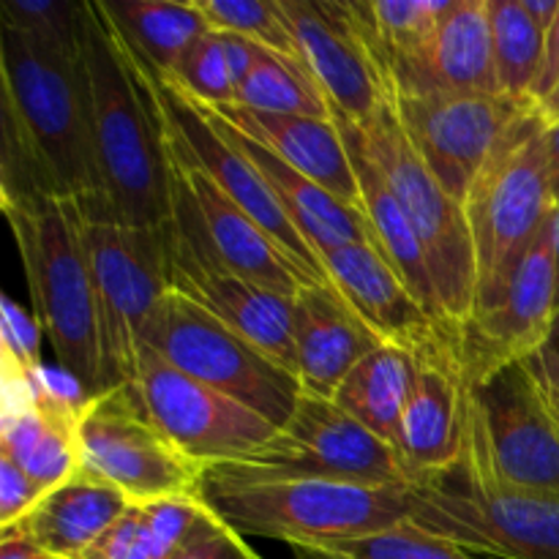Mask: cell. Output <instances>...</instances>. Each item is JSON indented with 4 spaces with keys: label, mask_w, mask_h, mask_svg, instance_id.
<instances>
[{
    "label": "cell",
    "mask_w": 559,
    "mask_h": 559,
    "mask_svg": "<svg viewBox=\"0 0 559 559\" xmlns=\"http://www.w3.org/2000/svg\"><path fill=\"white\" fill-rule=\"evenodd\" d=\"M82 76L98 180L96 200L82 202L85 213L162 227L173 216V189L151 76L98 0H85Z\"/></svg>",
    "instance_id": "6da1fadb"
},
{
    "label": "cell",
    "mask_w": 559,
    "mask_h": 559,
    "mask_svg": "<svg viewBox=\"0 0 559 559\" xmlns=\"http://www.w3.org/2000/svg\"><path fill=\"white\" fill-rule=\"evenodd\" d=\"M31 289L33 314L87 399L102 393V342L85 243V205L76 197H0Z\"/></svg>",
    "instance_id": "7a4b0ae2"
},
{
    "label": "cell",
    "mask_w": 559,
    "mask_h": 559,
    "mask_svg": "<svg viewBox=\"0 0 559 559\" xmlns=\"http://www.w3.org/2000/svg\"><path fill=\"white\" fill-rule=\"evenodd\" d=\"M0 129L36 158L55 194L96 200L82 58L49 52L0 25Z\"/></svg>",
    "instance_id": "3957f363"
},
{
    "label": "cell",
    "mask_w": 559,
    "mask_h": 559,
    "mask_svg": "<svg viewBox=\"0 0 559 559\" xmlns=\"http://www.w3.org/2000/svg\"><path fill=\"white\" fill-rule=\"evenodd\" d=\"M202 500L240 535L322 546L364 538L407 522L413 486L342 480H227L205 473Z\"/></svg>",
    "instance_id": "277c9868"
},
{
    "label": "cell",
    "mask_w": 559,
    "mask_h": 559,
    "mask_svg": "<svg viewBox=\"0 0 559 559\" xmlns=\"http://www.w3.org/2000/svg\"><path fill=\"white\" fill-rule=\"evenodd\" d=\"M409 522L473 555L559 559V497L497 478L469 424L462 462L413 486Z\"/></svg>",
    "instance_id": "5b68a950"
},
{
    "label": "cell",
    "mask_w": 559,
    "mask_h": 559,
    "mask_svg": "<svg viewBox=\"0 0 559 559\" xmlns=\"http://www.w3.org/2000/svg\"><path fill=\"white\" fill-rule=\"evenodd\" d=\"M544 118L524 115L480 169L464 200L475 249V311L491 309L511 284L519 262L555 213L544 151Z\"/></svg>",
    "instance_id": "8992f818"
},
{
    "label": "cell",
    "mask_w": 559,
    "mask_h": 559,
    "mask_svg": "<svg viewBox=\"0 0 559 559\" xmlns=\"http://www.w3.org/2000/svg\"><path fill=\"white\" fill-rule=\"evenodd\" d=\"M353 129L371 162L385 175L399 205L413 222L426 260H429L442 320L459 331L473 317L475 289H478L467 211L429 173L424 158L404 134L402 123L393 112V104L382 109L374 123L353 126Z\"/></svg>",
    "instance_id": "52a82bcc"
},
{
    "label": "cell",
    "mask_w": 559,
    "mask_h": 559,
    "mask_svg": "<svg viewBox=\"0 0 559 559\" xmlns=\"http://www.w3.org/2000/svg\"><path fill=\"white\" fill-rule=\"evenodd\" d=\"M140 347L156 349L175 369L246 404L276 429L293 418L304 393L295 371L173 289L142 328Z\"/></svg>",
    "instance_id": "ba28073f"
},
{
    "label": "cell",
    "mask_w": 559,
    "mask_h": 559,
    "mask_svg": "<svg viewBox=\"0 0 559 559\" xmlns=\"http://www.w3.org/2000/svg\"><path fill=\"white\" fill-rule=\"evenodd\" d=\"M207 473L227 480H342L369 486H415L396 448L344 413L333 399L300 393L295 413L251 456L216 464Z\"/></svg>",
    "instance_id": "9c48e42d"
},
{
    "label": "cell",
    "mask_w": 559,
    "mask_h": 559,
    "mask_svg": "<svg viewBox=\"0 0 559 559\" xmlns=\"http://www.w3.org/2000/svg\"><path fill=\"white\" fill-rule=\"evenodd\" d=\"M85 243L102 342V393H107L136 380L140 333L169 293L167 224L136 227L85 213Z\"/></svg>",
    "instance_id": "30bf717a"
},
{
    "label": "cell",
    "mask_w": 559,
    "mask_h": 559,
    "mask_svg": "<svg viewBox=\"0 0 559 559\" xmlns=\"http://www.w3.org/2000/svg\"><path fill=\"white\" fill-rule=\"evenodd\" d=\"M80 451L82 469L118 486L131 502L202 495L207 467L153 424L134 382L82 407Z\"/></svg>",
    "instance_id": "8fae6325"
},
{
    "label": "cell",
    "mask_w": 559,
    "mask_h": 559,
    "mask_svg": "<svg viewBox=\"0 0 559 559\" xmlns=\"http://www.w3.org/2000/svg\"><path fill=\"white\" fill-rule=\"evenodd\" d=\"M469 435L508 486L559 497V415L533 358L469 388Z\"/></svg>",
    "instance_id": "7c38bea8"
},
{
    "label": "cell",
    "mask_w": 559,
    "mask_h": 559,
    "mask_svg": "<svg viewBox=\"0 0 559 559\" xmlns=\"http://www.w3.org/2000/svg\"><path fill=\"white\" fill-rule=\"evenodd\" d=\"M282 9L333 118L374 123L396 91L360 0H282Z\"/></svg>",
    "instance_id": "4fadbf2b"
},
{
    "label": "cell",
    "mask_w": 559,
    "mask_h": 559,
    "mask_svg": "<svg viewBox=\"0 0 559 559\" xmlns=\"http://www.w3.org/2000/svg\"><path fill=\"white\" fill-rule=\"evenodd\" d=\"M538 109L506 93H420L396 96L393 112L429 173L464 205L508 131Z\"/></svg>",
    "instance_id": "5bb4252c"
},
{
    "label": "cell",
    "mask_w": 559,
    "mask_h": 559,
    "mask_svg": "<svg viewBox=\"0 0 559 559\" xmlns=\"http://www.w3.org/2000/svg\"><path fill=\"white\" fill-rule=\"evenodd\" d=\"M167 273L173 293L202 306L207 314L295 371V295L273 293L229 267L178 211L167 222Z\"/></svg>",
    "instance_id": "9a60e30c"
},
{
    "label": "cell",
    "mask_w": 559,
    "mask_h": 559,
    "mask_svg": "<svg viewBox=\"0 0 559 559\" xmlns=\"http://www.w3.org/2000/svg\"><path fill=\"white\" fill-rule=\"evenodd\" d=\"M134 385L153 424L205 467L240 462L276 435L254 409L183 374L151 347H140Z\"/></svg>",
    "instance_id": "2e32d148"
},
{
    "label": "cell",
    "mask_w": 559,
    "mask_h": 559,
    "mask_svg": "<svg viewBox=\"0 0 559 559\" xmlns=\"http://www.w3.org/2000/svg\"><path fill=\"white\" fill-rule=\"evenodd\" d=\"M555 213L519 262L511 284L491 309L459 328V364L467 385H480L513 364L535 358L557 317Z\"/></svg>",
    "instance_id": "e0dca14e"
},
{
    "label": "cell",
    "mask_w": 559,
    "mask_h": 559,
    "mask_svg": "<svg viewBox=\"0 0 559 559\" xmlns=\"http://www.w3.org/2000/svg\"><path fill=\"white\" fill-rule=\"evenodd\" d=\"M145 63V60H142ZM147 66V63H145ZM147 74H151L153 93H156L158 109L164 115V123L169 126V131L175 134V140L183 145V151L216 180L224 189V194L229 200L238 202L273 240H276L278 249L287 254V260L298 267L300 276L306 278V284L311 287H320L328 282V273L322 267L320 257H317L314 246L300 235V229L295 227L293 218L284 213V207L278 205V200L273 197V191L267 189V183L262 180L260 169L243 156V153L235 147V142L213 123L211 115L205 112L202 104H197L194 98L186 96L180 87H175L173 82L162 80L156 71L147 66Z\"/></svg>",
    "instance_id": "ac0fdd59"
},
{
    "label": "cell",
    "mask_w": 559,
    "mask_h": 559,
    "mask_svg": "<svg viewBox=\"0 0 559 559\" xmlns=\"http://www.w3.org/2000/svg\"><path fill=\"white\" fill-rule=\"evenodd\" d=\"M153 98H156V93H153ZM158 120H162V136L164 147H167L173 211H178L180 216L194 224V229L211 246L213 254H218L229 267L254 278L262 287L284 295H298L300 287H311L300 276L298 267L287 260V254L278 249L276 240L238 202L229 200L222 186L183 151V145L175 140L169 126L164 123L162 109H158Z\"/></svg>",
    "instance_id": "d6986e66"
},
{
    "label": "cell",
    "mask_w": 559,
    "mask_h": 559,
    "mask_svg": "<svg viewBox=\"0 0 559 559\" xmlns=\"http://www.w3.org/2000/svg\"><path fill=\"white\" fill-rule=\"evenodd\" d=\"M328 282L382 344L413 358L459 342L456 328L431 317L374 243H344L320 251Z\"/></svg>",
    "instance_id": "ffe728a7"
},
{
    "label": "cell",
    "mask_w": 559,
    "mask_h": 559,
    "mask_svg": "<svg viewBox=\"0 0 559 559\" xmlns=\"http://www.w3.org/2000/svg\"><path fill=\"white\" fill-rule=\"evenodd\" d=\"M467 424L469 385L459 364V342L415 358V380L399 431V456L418 484L462 462Z\"/></svg>",
    "instance_id": "44dd1931"
},
{
    "label": "cell",
    "mask_w": 559,
    "mask_h": 559,
    "mask_svg": "<svg viewBox=\"0 0 559 559\" xmlns=\"http://www.w3.org/2000/svg\"><path fill=\"white\" fill-rule=\"evenodd\" d=\"M85 404L52 396L38 380L3 382L0 456L44 489H55L82 469L80 415Z\"/></svg>",
    "instance_id": "7402d4cb"
},
{
    "label": "cell",
    "mask_w": 559,
    "mask_h": 559,
    "mask_svg": "<svg viewBox=\"0 0 559 559\" xmlns=\"http://www.w3.org/2000/svg\"><path fill=\"white\" fill-rule=\"evenodd\" d=\"M293 336L300 385L322 399L336 396L344 377L382 344L331 284L300 287L295 295Z\"/></svg>",
    "instance_id": "603a6c76"
},
{
    "label": "cell",
    "mask_w": 559,
    "mask_h": 559,
    "mask_svg": "<svg viewBox=\"0 0 559 559\" xmlns=\"http://www.w3.org/2000/svg\"><path fill=\"white\" fill-rule=\"evenodd\" d=\"M207 109H213L233 129L243 131L246 136L265 145L282 162H287L300 175L320 183L333 197L364 211L358 173L353 167L342 129L333 118L257 112V109L240 107V104Z\"/></svg>",
    "instance_id": "cb8c5ba5"
},
{
    "label": "cell",
    "mask_w": 559,
    "mask_h": 559,
    "mask_svg": "<svg viewBox=\"0 0 559 559\" xmlns=\"http://www.w3.org/2000/svg\"><path fill=\"white\" fill-rule=\"evenodd\" d=\"M205 112L211 115L213 123L235 142V147L260 169L267 189L273 191V197H276L278 205L284 207V213L293 218V224L300 229V235L314 246L317 257H320V251L333 249V246L374 243V233H371V224L364 211L342 202L338 197H333L331 191L322 189L320 183H314L311 178L300 175L298 169L289 167L287 162H282V158L273 151H267L265 145H260V142H254L251 136H246L243 131L224 123L213 109L205 107Z\"/></svg>",
    "instance_id": "d4e9b609"
},
{
    "label": "cell",
    "mask_w": 559,
    "mask_h": 559,
    "mask_svg": "<svg viewBox=\"0 0 559 559\" xmlns=\"http://www.w3.org/2000/svg\"><path fill=\"white\" fill-rule=\"evenodd\" d=\"M420 93H500L489 0H453L429 52L396 96Z\"/></svg>",
    "instance_id": "484cf974"
},
{
    "label": "cell",
    "mask_w": 559,
    "mask_h": 559,
    "mask_svg": "<svg viewBox=\"0 0 559 559\" xmlns=\"http://www.w3.org/2000/svg\"><path fill=\"white\" fill-rule=\"evenodd\" d=\"M131 506L129 497L98 475L80 469L49 489L22 527L55 559H76L91 549Z\"/></svg>",
    "instance_id": "4316f807"
},
{
    "label": "cell",
    "mask_w": 559,
    "mask_h": 559,
    "mask_svg": "<svg viewBox=\"0 0 559 559\" xmlns=\"http://www.w3.org/2000/svg\"><path fill=\"white\" fill-rule=\"evenodd\" d=\"M336 126L342 129L349 158H353V167L355 173H358L360 197H364V213L371 224V233H374V246L380 249V254L391 262L393 271L402 276V282L407 284L409 293L418 298V304L424 306L431 317L442 320L440 300H437L435 282H431L429 260H426V251L424 246H420V238L418 233H415L413 222L407 218L404 207L399 205L396 194H393L391 186H388L385 175L380 173V167H377V164L371 162L369 153L364 151L353 126L344 123V120H336Z\"/></svg>",
    "instance_id": "83f0119b"
},
{
    "label": "cell",
    "mask_w": 559,
    "mask_h": 559,
    "mask_svg": "<svg viewBox=\"0 0 559 559\" xmlns=\"http://www.w3.org/2000/svg\"><path fill=\"white\" fill-rule=\"evenodd\" d=\"M211 513L202 495L131 502L123 516L76 559H169Z\"/></svg>",
    "instance_id": "f1b7e54d"
},
{
    "label": "cell",
    "mask_w": 559,
    "mask_h": 559,
    "mask_svg": "<svg viewBox=\"0 0 559 559\" xmlns=\"http://www.w3.org/2000/svg\"><path fill=\"white\" fill-rule=\"evenodd\" d=\"M413 380V355L393 344H380L344 377L333 402L399 451V431Z\"/></svg>",
    "instance_id": "f546056e"
},
{
    "label": "cell",
    "mask_w": 559,
    "mask_h": 559,
    "mask_svg": "<svg viewBox=\"0 0 559 559\" xmlns=\"http://www.w3.org/2000/svg\"><path fill=\"white\" fill-rule=\"evenodd\" d=\"M107 9L129 47L164 80L178 69L186 49L202 33L211 31L197 0L194 3L123 0V3H107Z\"/></svg>",
    "instance_id": "4dcf8cb0"
},
{
    "label": "cell",
    "mask_w": 559,
    "mask_h": 559,
    "mask_svg": "<svg viewBox=\"0 0 559 559\" xmlns=\"http://www.w3.org/2000/svg\"><path fill=\"white\" fill-rule=\"evenodd\" d=\"M451 5L453 0H360L391 71L393 91L418 69Z\"/></svg>",
    "instance_id": "1f68e13d"
},
{
    "label": "cell",
    "mask_w": 559,
    "mask_h": 559,
    "mask_svg": "<svg viewBox=\"0 0 559 559\" xmlns=\"http://www.w3.org/2000/svg\"><path fill=\"white\" fill-rule=\"evenodd\" d=\"M235 104L273 115L333 118L331 104L300 60L284 58L257 44V60L249 80L235 93Z\"/></svg>",
    "instance_id": "d6a6232c"
},
{
    "label": "cell",
    "mask_w": 559,
    "mask_h": 559,
    "mask_svg": "<svg viewBox=\"0 0 559 559\" xmlns=\"http://www.w3.org/2000/svg\"><path fill=\"white\" fill-rule=\"evenodd\" d=\"M489 9L497 87L506 96L533 104V87L544 63L546 33L524 11L522 0H489Z\"/></svg>",
    "instance_id": "836d02e7"
},
{
    "label": "cell",
    "mask_w": 559,
    "mask_h": 559,
    "mask_svg": "<svg viewBox=\"0 0 559 559\" xmlns=\"http://www.w3.org/2000/svg\"><path fill=\"white\" fill-rule=\"evenodd\" d=\"M0 25L69 60L82 58L85 44V0H0Z\"/></svg>",
    "instance_id": "e575fe53"
},
{
    "label": "cell",
    "mask_w": 559,
    "mask_h": 559,
    "mask_svg": "<svg viewBox=\"0 0 559 559\" xmlns=\"http://www.w3.org/2000/svg\"><path fill=\"white\" fill-rule=\"evenodd\" d=\"M197 5L211 31L235 33L271 52L300 60L298 41L282 9V0H197Z\"/></svg>",
    "instance_id": "d590c367"
},
{
    "label": "cell",
    "mask_w": 559,
    "mask_h": 559,
    "mask_svg": "<svg viewBox=\"0 0 559 559\" xmlns=\"http://www.w3.org/2000/svg\"><path fill=\"white\" fill-rule=\"evenodd\" d=\"M311 549H320L338 559H480L473 551L440 538V535L426 533L409 519L396 527L382 530V533L333 540V544L311 546Z\"/></svg>",
    "instance_id": "8d00e7d4"
},
{
    "label": "cell",
    "mask_w": 559,
    "mask_h": 559,
    "mask_svg": "<svg viewBox=\"0 0 559 559\" xmlns=\"http://www.w3.org/2000/svg\"><path fill=\"white\" fill-rule=\"evenodd\" d=\"M167 82L180 87L186 96L194 98L202 107H227V104H235V82L233 74H229L222 33H202L186 49L178 69L167 76Z\"/></svg>",
    "instance_id": "74e56055"
},
{
    "label": "cell",
    "mask_w": 559,
    "mask_h": 559,
    "mask_svg": "<svg viewBox=\"0 0 559 559\" xmlns=\"http://www.w3.org/2000/svg\"><path fill=\"white\" fill-rule=\"evenodd\" d=\"M41 325L14 298L0 295V374L3 382H27L41 369Z\"/></svg>",
    "instance_id": "f35d334b"
},
{
    "label": "cell",
    "mask_w": 559,
    "mask_h": 559,
    "mask_svg": "<svg viewBox=\"0 0 559 559\" xmlns=\"http://www.w3.org/2000/svg\"><path fill=\"white\" fill-rule=\"evenodd\" d=\"M169 559H262L246 544L240 533L224 524L216 513H207L191 538Z\"/></svg>",
    "instance_id": "ab89813d"
},
{
    "label": "cell",
    "mask_w": 559,
    "mask_h": 559,
    "mask_svg": "<svg viewBox=\"0 0 559 559\" xmlns=\"http://www.w3.org/2000/svg\"><path fill=\"white\" fill-rule=\"evenodd\" d=\"M47 495L41 484L22 473L11 459L0 456V530L14 527Z\"/></svg>",
    "instance_id": "60d3db41"
},
{
    "label": "cell",
    "mask_w": 559,
    "mask_h": 559,
    "mask_svg": "<svg viewBox=\"0 0 559 559\" xmlns=\"http://www.w3.org/2000/svg\"><path fill=\"white\" fill-rule=\"evenodd\" d=\"M559 85V14L557 20L551 22L549 33H546V44H544V63H540V74L535 80L533 87V104L540 107L546 98L555 93V87Z\"/></svg>",
    "instance_id": "b9f144b4"
},
{
    "label": "cell",
    "mask_w": 559,
    "mask_h": 559,
    "mask_svg": "<svg viewBox=\"0 0 559 559\" xmlns=\"http://www.w3.org/2000/svg\"><path fill=\"white\" fill-rule=\"evenodd\" d=\"M222 38H224V52H227L229 74H233V82H235V93H238V87L249 80L251 69H254L257 44L243 36H235V33H222Z\"/></svg>",
    "instance_id": "7bdbcfd3"
},
{
    "label": "cell",
    "mask_w": 559,
    "mask_h": 559,
    "mask_svg": "<svg viewBox=\"0 0 559 559\" xmlns=\"http://www.w3.org/2000/svg\"><path fill=\"white\" fill-rule=\"evenodd\" d=\"M0 559H52L22 524L0 530Z\"/></svg>",
    "instance_id": "ee69618b"
},
{
    "label": "cell",
    "mask_w": 559,
    "mask_h": 559,
    "mask_svg": "<svg viewBox=\"0 0 559 559\" xmlns=\"http://www.w3.org/2000/svg\"><path fill=\"white\" fill-rule=\"evenodd\" d=\"M544 151L546 169H549V183L555 200H559V120L544 126Z\"/></svg>",
    "instance_id": "f6af8a7d"
},
{
    "label": "cell",
    "mask_w": 559,
    "mask_h": 559,
    "mask_svg": "<svg viewBox=\"0 0 559 559\" xmlns=\"http://www.w3.org/2000/svg\"><path fill=\"white\" fill-rule=\"evenodd\" d=\"M522 3H524V11L533 16L535 25H538L544 33H549L551 22H555L559 14V0H522Z\"/></svg>",
    "instance_id": "bcb514c9"
},
{
    "label": "cell",
    "mask_w": 559,
    "mask_h": 559,
    "mask_svg": "<svg viewBox=\"0 0 559 559\" xmlns=\"http://www.w3.org/2000/svg\"><path fill=\"white\" fill-rule=\"evenodd\" d=\"M533 360H535V366H538L540 377L546 380V385H549L551 393H555V396L559 399V360L551 358L546 349H540V353L535 355Z\"/></svg>",
    "instance_id": "7dc6e473"
},
{
    "label": "cell",
    "mask_w": 559,
    "mask_h": 559,
    "mask_svg": "<svg viewBox=\"0 0 559 559\" xmlns=\"http://www.w3.org/2000/svg\"><path fill=\"white\" fill-rule=\"evenodd\" d=\"M538 112L540 118H544V123H555V120H559V85L555 87V93L540 104Z\"/></svg>",
    "instance_id": "c3c4849f"
},
{
    "label": "cell",
    "mask_w": 559,
    "mask_h": 559,
    "mask_svg": "<svg viewBox=\"0 0 559 559\" xmlns=\"http://www.w3.org/2000/svg\"><path fill=\"white\" fill-rule=\"evenodd\" d=\"M289 549H293V559H338L320 549H311V546H289Z\"/></svg>",
    "instance_id": "681fc988"
},
{
    "label": "cell",
    "mask_w": 559,
    "mask_h": 559,
    "mask_svg": "<svg viewBox=\"0 0 559 559\" xmlns=\"http://www.w3.org/2000/svg\"><path fill=\"white\" fill-rule=\"evenodd\" d=\"M544 349L551 355V358L559 360V309H557V317H555V325H551L549 342H546Z\"/></svg>",
    "instance_id": "f907efd6"
},
{
    "label": "cell",
    "mask_w": 559,
    "mask_h": 559,
    "mask_svg": "<svg viewBox=\"0 0 559 559\" xmlns=\"http://www.w3.org/2000/svg\"><path fill=\"white\" fill-rule=\"evenodd\" d=\"M555 257H557V306H559V200L555 205Z\"/></svg>",
    "instance_id": "816d5d0a"
},
{
    "label": "cell",
    "mask_w": 559,
    "mask_h": 559,
    "mask_svg": "<svg viewBox=\"0 0 559 559\" xmlns=\"http://www.w3.org/2000/svg\"><path fill=\"white\" fill-rule=\"evenodd\" d=\"M549 391H551V388H549ZM551 396H555V393H551ZM555 404H557V415H559V399L555 396Z\"/></svg>",
    "instance_id": "f5cc1de1"
},
{
    "label": "cell",
    "mask_w": 559,
    "mask_h": 559,
    "mask_svg": "<svg viewBox=\"0 0 559 559\" xmlns=\"http://www.w3.org/2000/svg\"><path fill=\"white\" fill-rule=\"evenodd\" d=\"M52 559H55V557H52Z\"/></svg>",
    "instance_id": "db71d44e"
}]
</instances>
